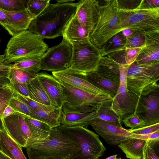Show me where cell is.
<instances>
[{
  "label": "cell",
  "mask_w": 159,
  "mask_h": 159,
  "mask_svg": "<svg viewBox=\"0 0 159 159\" xmlns=\"http://www.w3.org/2000/svg\"><path fill=\"white\" fill-rule=\"evenodd\" d=\"M57 2L49 3L32 20L28 30L44 39L62 36L66 26L75 14L77 3Z\"/></svg>",
  "instance_id": "cell-1"
},
{
  "label": "cell",
  "mask_w": 159,
  "mask_h": 159,
  "mask_svg": "<svg viewBox=\"0 0 159 159\" xmlns=\"http://www.w3.org/2000/svg\"><path fill=\"white\" fill-rule=\"evenodd\" d=\"M29 159H69L79 151L77 144L57 127L52 128L43 140L27 141Z\"/></svg>",
  "instance_id": "cell-2"
},
{
  "label": "cell",
  "mask_w": 159,
  "mask_h": 159,
  "mask_svg": "<svg viewBox=\"0 0 159 159\" xmlns=\"http://www.w3.org/2000/svg\"><path fill=\"white\" fill-rule=\"evenodd\" d=\"M42 37L28 30L12 37L5 50L6 64H11L21 58L42 57L49 49Z\"/></svg>",
  "instance_id": "cell-3"
},
{
  "label": "cell",
  "mask_w": 159,
  "mask_h": 159,
  "mask_svg": "<svg viewBox=\"0 0 159 159\" xmlns=\"http://www.w3.org/2000/svg\"><path fill=\"white\" fill-rule=\"evenodd\" d=\"M159 61L138 64L134 62L127 68L126 82L128 90L139 97L159 88Z\"/></svg>",
  "instance_id": "cell-4"
},
{
  "label": "cell",
  "mask_w": 159,
  "mask_h": 159,
  "mask_svg": "<svg viewBox=\"0 0 159 159\" xmlns=\"http://www.w3.org/2000/svg\"><path fill=\"white\" fill-rule=\"evenodd\" d=\"M78 145L79 151L69 159H98L106 149L98 135L87 128L81 126L57 127Z\"/></svg>",
  "instance_id": "cell-5"
},
{
  "label": "cell",
  "mask_w": 159,
  "mask_h": 159,
  "mask_svg": "<svg viewBox=\"0 0 159 159\" xmlns=\"http://www.w3.org/2000/svg\"><path fill=\"white\" fill-rule=\"evenodd\" d=\"M140 7L129 10L119 9L118 33L125 29L131 30L134 33L159 31V7Z\"/></svg>",
  "instance_id": "cell-6"
},
{
  "label": "cell",
  "mask_w": 159,
  "mask_h": 159,
  "mask_svg": "<svg viewBox=\"0 0 159 159\" xmlns=\"http://www.w3.org/2000/svg\"><path fill=\"white\" fill-rule=\"evenodd\" d=\"M105 4L100 6L97 24L90 33V42L100 49L110 38L118 33L119 8L117 0L105 1Z\"/></svg>",
  "instance_id": "cell-7"
},
{
  "label": "cell",
  "mask_w": 159,
  "mask_h": 159,
  "mask_svg": "<svg viewBox=\"0 0 159 159\" xmlns=\"http://www.w3.org/2000/svg\"><path fill=\"white\" fill-rule=\"evenodd\" d=\"M88 81L112 98L120 84L118 63L110 57L103 56L96 70L85 73Z\"/></svg>",
  "instance_id": "cell-8"
},
{
  "label": "cell",
  "mask_w": 159,
  "mask_h": 159,
  "mask_svg": "<svg viewBox=\"0 0 159 159\" xmlns=\"http://www.w3.org/2000/svg\"><path fill=\"white\" fill-rule=\"evenodd\" d=\"M58 81L66 99V102L62 108L66 110L82 113H91L96 110L103 101L113 99L110 96L92 94L72 87L61 81Z\"/></svg>",
  "instance_id": "cell-9"
},
{
  "label": "cell",
  "mask_w": 159,
  "mask_h": 159,
  "mask_svg": "<svg viewBox=\"0 0 159 159\" xmlns=\"http://www.w3.org/2000/svg\"><path fill=\"white\" fill-rule=\"evenodd\" d=\"M72 46L70 68L80 72L86 73L97 69L102 57L101 50L90 41L75 42Z\"/></svg>",
  "instance_id": "cell-10"
},
{
  "label": "cell",
  "mask_w": 159,
  "mask_h": 159,
  "mask_svg": "<svg viewBox=\"0 0 159 159\" xmlns=\"http://www.w3.org/2000/svg\"><path fill=\"white\" fill-rule=\"evenodd\" d=\"M119 68L120 84L117 93L113 98L111 107L122 122L124 119L135 112L139 97L127 89L126 82V67L120 65Z\"/></svg>",
  "instance_id": "cell-11"
},
{
  "label": "cell",
  "mask_w": 159,
  "mask_h": 159,
  "mask_svg": "<svg viewBox=\"0 0 159 159\" xmlns=\"http://www.w3.org/2000/svg\"><path fill=\"white\" fill-rule=\"evenodd\" d=\"M72 46L63 39L58 45L49 48L41 58V70L57 72L70 67Z\"/></svg>",
  "instance_id": "cell-12"
},
{
  "label": "cell",
  "mask_w": 159,
  "mask_h": 159,
  "mask_svg": "<svg viewBox=\"0 0 159 159\" xmlns=\"http://www.w3.org/2000/svg\"><path fill=\"white\" fill-rule=\"evenodd\" d=\"M90 125L95 132L110 145H119L133 136L134 134L128 129L98 118L92 120Z\"/></svg>",
  "instance_id": "cell-13"
},
{
  "label": "cell",
  "mask_w": 159,
  "mask_h": 159,
  "mask_svg": "<svg viewBox=\"0 0 159 159\" xmlns=\"http://www.w3.org/2000/svg\"><path fill=\"white\" fill-rule=\"evenodd\" d=\"M52 73L58 80L75 88L94 94L111 96L89 83L85 73L76 71L69 67L60 71L52 72Z\"/></svg>",
  "instance_id": "cell-14"
},
{
  "label": "cell",
  "mask_w": 159,
  "mask_h": 159,
  "mask_svg": "<svg viewBox=\"0 0 159 159\" xmlns=\"http://www.w3.org/2000/svg\"><path fill=\"white\" fill-rule=\"evenodd\" d=\"M25 115L15 112L2 119L4 128L7 134L22 147L25 148L31 134L24 120Z\"/></svg>",
  "instance_id": "cell-15"
},
{
  "label": "cell",
  "mask_w": 159,
  "mask_h": 159,
  "mask_svg": "<svg viewBox=\"0 0 159 159\" xmlns=\"http://www.w3.org/2000/svg\"><path fill=\"white\" fill-rule=\"evenodd\" d=\"M159 89L139 97L135 112L144 121L146 126L159 123Z\"/></svg>",
  "instance_id": "cell-16"
},
{
  "label": "cell",
  "mask_w": 159,
  "mask_h": 159,
  "mask_svg": "<svg viewBox=\"0 0 159 159\" xmlns=\"http://www.w3.org/2000/svg\"><path fill=\"white\" fill-rule=\"evenodd\" d=\"M77 3L75 16L81 26L89 35L95 28L98 20L99 1L82 0Z\"/></svg>",
  "instance_id": "cell-17"
},
{
  "label": "cell",
  "mask_w": 159,
  "mask_h": 159,
  "mask_svg": "<svg viewBox=\"0 0 159 159\" xmlns=\"http://www.w3.org/2000/svg\"><path fill=\"white\" fill-rule=\"evenodd\" d=\"M39 80L51 102L54 107H61L66 102V97L58 80L46 71L37 74Z\"/></svg>",
  "instance_id": "cell-18"
},
{
  "label": "cell",
  "mask_w": 159,
  "mask_h": 159,
  "mask_svg": "<svg viewBox=\"0 0 159 159\" xmlns=\"http://www.w3.org/2000/svg\"><path fill=\"white\" fill-rule=\"evenodd\" d=\"M144 34V43L134 62L145 64L159 61V31Z\"/></svg>",
  "instance_id": "cell-19"
},
{
  "label": "cell",
  "mask_w": 159,
  "mask_h": 159,
  "mask_svg": "<svg viewBox=\"0 0 159 159\" xmlns=\"http://www.w3.org/2000/svg\"><path fill=\"white\" fill-rule=\"evenodd\" d=\"M1 10L7 16L8 24L5 28L12 36L28 30L32 20L35 17L26 9L18 12Z\"/></svg>",
  "instance_id": "cell-20"
},
{
  "label": "cell",
  "mask_w": 159,
  "mask_h": 159,
  "mask_svg": "<svg viewBox=\"0 0 159 159\" xmlns=\"http://www.w3.org/2000/svg\"><path fill=\"white\" fill-rule=\"evenodd\" d=\"M96 111L89 113L68 110L62 108L61 125L67 126H81L87 128L91 121L96 118Z\"/></svg>",
  "instance_id": "cell-21"
},
{
  "label": "cell",
  "mask_w": 159,
  "mask_h": 159,
  "mask_svg": "<svg viewBox=\"0 0 159 159\" xmlns=\"http://www.w3.org/2000/svg\"><path fill=\"white\" fill-rule=\"evenodd\" d=\"M62 36L63 39L71 45L73 42L82 43L89 40V34L81 26L75 15L66 26Z\"/></svg>",
  "instance_id": "cell-22"
},
{
  "label": "cell",
  "mask_w": 159,
  "mask_h": 159,
  "mask_svg": "<svg viewBox=\"0 0 159 159\" xmlns=\"http://www.w3.org/2000/svg\"><path fill=\"white\" fill-rule=\"evenodd\" d=\"M1 151L11 159H27L22 147L7 133L0 131Z\"/></svg>",
  "instance_id": "cell-23"
},
{
  "label": "cell",
  "mask_w": 159,
  "mask_h": 159,
  "mask_svg": "<svg viewBox=\"0 0 159 159\" xmlns=\"http://www.w3.org/2000/svg\"><path fill=\"white\" fill-rule=\"evenodd\" d=\"M147 140L133 137L125 140L118 147L129 159H142L143 150Z\"/></svg>",
  "instance_id": "cell-24"
},
{
  "label": "cell",
  "mask_w": 159,
  "mask_h": 159,
  "mask_svg": "<svg viewBox=\"0 0 159 159\" xmlns=\"http://www.w3.org/2000/svg\"><path fill=\"white\" fill-rule=\"evenodd\" d=\"M24 120L31 134V137L28 141L40 140L49 136L52 128L47 124L26 115L25 116Z\"/></svg>",
  "instance_id": "cell-25"
},
{
  "label": "cell",
  "mask_w": 159,
  "mask_h": 159,
  "mask_svg": "<svg viewBox=\"0 0 159 159\" xmlns=\"http://www.w3.org/2000/svg\"><path fill=\"white\" fill-rule=\"evenodd\" d=\"M30 116L49 125L51 128L61 125L62 107L51 111L34 110L31 108Z\"/></svg>",
  "instance_id": "cell-26"
},
{
  "label": "cell",
  "mask_w": 159,
  "mask_h": 159,
  "mask_svg": "<svg viewBox=\"0 0 159 159\" xmlns=\"http://www.w3.org/2000/svg\"><path fill=\"white\" fill-rule=\"evenodd\" d=\"M112 99L104 100L100 103L95 111L96 118L110 122L122 127V124L123 122L111 107Z\"/></svg>",
  "instance_id": "cell-27"
},
{
  "label": "cell",
  "mask_w": 159,
  "mask_h": 159,
  "mask_svg": "<svg viewBox=\"0 0 159 159\" xmlns=\"http://www.w3.org/2000/svg\"><path fill=\"white\" fill-rule=\"evenodd\" d=\"M27 86L30 98L41 104L52 106L50 100L37 76L31 80Z\"/></svg>",
  "instance_id": "cell-28"
},
{
  "label": "cell",
  "mask_w": 159,
  "mask_h": 159,
  "mask_svg": "<svg viewBox=\"0 0 159 159\" xmlns=\"http://www.w3.org/2000/svg\"><path fill=\"white\" fill-rule=\"evenodd\" d=\"M126 38L121 31L117 33L109 39L100 49L102 56L125 49Z\"/></svg>",
  "instance_id": "cell-29"
},
{
  "label": "cell",
  "mask_w": 159,
  "mask_h": 159,
  "mask_svg": "<svg viewBox=\"0 0 159 159\" xmlns=\"http://www.w3.org/2000/svg\"><path fill=\"white\" fill-rule=\"evenodd\" d=\"M41 57H25L16 61L13 64L15 67L37 75L41 70Z\"/></svg>",
  "instance_id": "cell-30"
},
{
  "label": "cell",
  "mask_w": 159,
  "mask_h": 159,
  "mask_svg": "<svg viewBox=\"0 0 159 159\" xmlns=\"http://www.w3.org/2000/svg\"><path fill=\"white\" fill-rule=\"evenodd\" d=\"M36 76V74L31 73L14 66L10 69L8 78L11 83L27 84Z\"/></svg>",
  "instance_id": "cell-31"
},
{
  "label": "cell",
  "mask_w": 159,
  "mask_h": 159,
  "mask_svg": "<svg viewBox=\"0 0 159 159\" xmlns=\"http://www.w3.org/2000/svg\"><path fill=\"white\" fill-rule=\"evenodd\" d=\"M13 97L23 102L33 110L51 111L57 108L52 106L44 105L38 102L29 98L21 95L14 90H13Z\"/></svg>",
  "instance_id": "cell-32"
},
{
  "label": "cell",
  "mask_w": 159,
  "mask_h": 159,
  "mask_svg": "<svg viewBox=\"0 0 159 159\" xmlns=\"http://www.w3.org/2000/svg\"><path fill=\"white\" fill-rule=\"evenodd\" d=\"M26 0H0V9L8 11L18 12L26 9Z\"/></svg>",
  "instance_id": "cell-33"
},
{
  "label": "cell",
  "mask_w": 159,
  "mask_h": 159,
  "mask_svg": "<svg viewBox=\"0 0 159 159\" xmlns=\"http://www.w3.org/2000/svg\"><path fill=\"white\" fill-rule=\"evenodd\" d=\"M9 85L0 88V117L2 119L5 109L9 105L10 101L13 97V90Z\"/></svg>",
  "instance_id": "cell-34"
},
{
  "label": "cell",
  "mask_w": 159,
  "mask_h": 159,
  "mask_svg": "<svg viewBox=\"0 0 159 159\" xmlns=\"http://www.w3.org/2000/svg\"><path fill=\"white\" fill-rule=\"evenodd\" d=\"M50 0H29L26 9L35 17L38 16L50 3Z\"/></svg>",
  "instance_id": "cell-35"
},
{
  "label": "cell",
  "mask_w": 159,
  "mask_h": 159,
  "mask_svg": "<svg viewBox=\"0 0 159 159\" xmlns=\"http://www.w3.org/2000/svg\"><path fill=\"white\" fill-rule=\"evenodd\" d=\"M125 126L131 129H136L146 126L144 120L140 119L135 112L126 117L122 120Z\"/></svg>",
  "instance_id": "cell-36"
},
{
  "label": "cell",
  "mask_w": 159,
  "mask_h": 159,
  "mask_svg": "<svg viewBox=\"0 0 159 159\" xmlns=\"http://www.w3.org/2000/svg\"><path fill=\"white\" fill-rule=\"evenodd\" d=\"M126 38L125 48H141L144 43L145 35L143 33H134Z\"/></svg>",
  "instance_id": "cell-37"
},
{
  "label": "cell",
  "mask_w": 159,
  "mask_h": 159,
  "mask_svg": "<svg viewBox=\"0 0 159 159\" xmlns=\"http://www.w3.org/2000/svg\"><path fill=\"white\" fill-rule=\"evenodd\" d=\"M9 106L15 112L26 116H30V108L23 102L13 97L10 101Z\"/></svg>",
  "instance_id": "cell-38"
},
{
  "label": "cell",
  "mask_w": 159,
  "mask_h": 159,
  "mask_svg": "<svg viewBox=\"0 0 159 159\" xmlns=\"http://www.w3.org/2000/svg\"><path fill=\"white\" fill-rule=\"evenodd\" d=\"M120 9L129 10L140 7L144 0H117Z\"/></svg>",
  "instance_id": "cell-39"
},
{
  "label": "cell",
  "mask_w": 159,
  "mask_h": 159,
  "mask_svg": "<svg viewBox=\"0 0 159 159\" xmlns=\"http://www.w3.org/2000/svg\"><path fill=\"white\" fill-rule=\"evenodd\" d=\"M141 48H126L125 49V60L126 64L129 65L136 59Z\"/></svg>",
  "instance_id": "cell-40"
},
{
  "label": "cell",
  "mask_w": 159,
  "mask_h": 159,
  "mask_svg": "<svg viewBox=\"0 0 159 159\" xmlns=\"http://www.w3.org/2000/svg\"><path fill=\"white\" fill-rule=\"evenodd\" d=\"M134 134L145 135L159 130V123L134 129H128Z\"/></svg>",
  "instance_id": "cell-41"
},
{
  "label": "cell",
  "mask_w": 159,
  "mask_h": 159,
  "mask_svg": "<svg viewBox=\"0 0 159 159\" xmlns=\"http://www.w3.org/2000/svg\"><path fill=\"white\" fill-rule=\"evenodd\" d=\"M9 85L13 90L21 95L30 98L27 84L11 83Z\"/></svg>",
  "instance_id": "cell-42"
},
{
  "label": "cell",
  "mask_w": 159,
  "mask_h": 159,
  "mask_svg": "<svg viewBox=\"0 0 159 159\" xmlns=\"http://www.w3.org/2000/svg\"><path fill=\"white\" fill-rule=\"evenodd\" d=\"M142 159H159L155 150L149 144L148 140L143 148Z\"/></svg>",
  "instance_id": "cell-43"
},
{
  "label": "cell",
  "mask_w": 159,
  "mask_h": 159,
  "mask_svg": "<svg viewBox=\"0 0 159 159\" xmlns=\"http://www.w3.org/2000/svg\"><path fill=\"white\" fill-rule=\"evenodd\" d=\"M133 137L150 141L159 140V130L145 135L134 134Z\"/></svg>",
  "instance_id": "cell-44"
},
{
  "label": "cell",
  "mask_w": 159,
  "mask_h": 159,
  "mask_svg": "<svg viewBox=\"0 0 159 159\" xmlns=\"http://www.w3.org/2000/svg\"><path fill=\"white\" fill-rule=\"evenodd\" d=\"M157 7H159V0H144L140 8L152 9Z\"/></svg>",
  "instance_id": "cell-45"
},
{
  "label": "cell",
  "mask_w": 159,
  "mask_h": 159,
  "mask_svg": "<svg viewBox=\"0 0 159 159\" xmlns=\"http://www.w3.org/2000/svg\"><path fill=\"white\" fill-rule=\"evenodd\" d=\"M5 61V56L0 58V70H9L10 69L14 66V64H6L4 62Z\"/></svg>",
  "instance_id": "cell-46"
},
{
  "label": "cell",
  "mask_w": 159,
  "mask_h": 159,
  "mask_svg": "<svg viewBox=\"0 0 159 159\" xmlns=\"http://www.w3.org/2000/svg\"><path fill=\"white\" fill-rule=\"evenodd\" d=\"M8 24V18L7 16L0 9V25L5 28Z\"/></svg>",
  "instance_id": "cell-47"
},
{
  "label": "cell",
  "mask_w": 159,
  "mask_h": 159,
  "mask_svg": "<svg viewBox=\"0 0 159 159\" xmlns=\"http://www.w3.org/2000/svg\"><path fill=\"white\" fill-rule=\"evenodd\" d=\"M10 83L11 81L8 77L0 76V88L8 85Z\"/></svg>",
  "instance_id": "cell-48"
},
{
  "label": "cell",
  "mask_w": 159,
  "mask_h": 159,
  "mask_svg": "<svg viewBox=\"0 0 159 159\" xmlns=\"http://www.w3.org/2000/svg\"><path fill=\"white\" fill-rule=\"evenodd\" d=\"M15 112V111L8 105L6 107L3 112L2 119L4 118L12 115Z\"/></svg>",
  "instance_id": "cell-49"
},
{
  "label": "cell",
  "mask_w": 159,
  "mask_h": 159,
  "mask_svg": "<svg viewBox=\"0 0 159 159\" xmlns=\"http://www.w3.org/2000/svg\"><path fill=\"white\" fill-rule=\"evenodd\" d=\"M121 31L123 35L126 38L130 36L134 33L133 31L129 29H125Z\"/></svg>",
  "instance_id": "cell-50"
},
{
  "label": "cell",
  "mask_w": 159,
  "mask_h": 159,
  "mask_svg": "<svg viewBox=\"0 0 159 159\" xmlns=\"http://www.w3.org/2000/svg\"><path fill=\"white\" fill-rule=\"evenodd\" d=\"M9 70H0V76L8 77Z\"/></svg>",
  "instance_id": "cell-51"
},
{
  "label": "cell",
  "mask_w": 159,
  "mask_h": 159,
  "mask_svg": "<svg viewBox=\"0 0 159 159\" xmlns=\"http://www.w3.org/2000/svg\"><path fill=\"white\" fill-rule=\"evenodd\" d=\"M0 131L7 133L3 126L2 119L0 117Z\"/></svg>",
  "instance_id": "cell-52"
},
{
  "label": "cell",
  "mask_w": 159,
  "mask_h": 159,
  "mask_svg": "<svg viewBox=\"0 0 159 159\" xmlns=\"http://www.w3.org/2000/svg\"><path fill=\"white\" fill-rule=\"evenodd\" d=\"M0 159H11L0 151Z\"/></svg>",
  "instance_id": "cell-53"
},
{
  "label": "cell",
  "mask_w": 159,
  "mask_h": 159,
  "mask_svg": "<svg viewBox=\"0 0 159 159\" xmlns=\"http://www.w3.org/2000/svg\"><path fill=\"white\" fill-rule=\"evenodd\" d=\"M117 154L111 156H110L105 159H121V158H116Z\"/></svg>",
  "instance_id": "cell-54"
},
{
  "label": "cell",
  "mask_w": 159,
  "mask_h": 159,
  "mask_svg": "<svg viewBox=\"0 0 159 159\" xmlns=\"http://www.w3.org/2000/svg\"><path fill=\"white\" fill-rule=\"evenodd\" d=\"M3 55H0V58L2 56H3Z\"/></svg>",
  "instance_id": "cell-55"
},
{
  "label": "cell",
  "mask_w": 159,
  "mask_h": 159,
  "mask_svg": "<svg viewBox=\"0 0 159 159\" xmlns=\"http://www.w3.org/2000/svg\"><path fill=\"white\" fill-rule=\"evenodd\" d=\"M1 39L0 38V43H1Z\"/></svg>",
  "instance_id": "cell-56"
},
{
  "label": "cell",
  "mask_w": 159,
  "mask_h": 159,
  "mask_svg": "<svg viewBox=\"0 0 159 159\" xmlns=\"http://www.w3.org/2000/svg\"><path fill=\"white\" fill-rule=\"evenodd\" d=\"M1 149L0 146V151H1Z\"/></svg>",
  "instance_id": "cell-57"
}]
</instances>
